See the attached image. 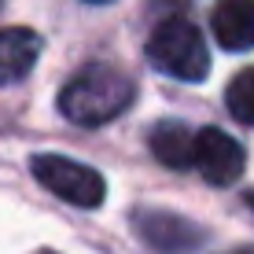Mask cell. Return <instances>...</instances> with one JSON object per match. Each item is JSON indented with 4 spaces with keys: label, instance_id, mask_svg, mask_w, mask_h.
Wrapping results in <instances>:
<instances>
[{
    "label": "cell",
    "instance_id": "obj_1",
    "mask_svg": "<svg viewBox=\"0 0 254 254\" xmlns=\"http://www.w3.org/2000/svg\"><path fill=\"white\" fill-rule=\"evenodd\" d=\"M133 100H136V81L129 74H122L118 66L89 63L63 85L59 111L74 126L96 129L103 122H115Z\"/></svg>",
    "mask_w": 254,
    "mask_h": 254
},
{
    "label": "cell",
    "instance_id": "obj_2",
    "mask_svg": "<svg viewBox=\"0 0 254 254\" xmlns=\"http://www.w3.org/2000/svg\"><path fill=\"white\" fill-rule=\"evenodd\" d=\"M147 63L155 70L181 81H203L210 74V52L203 33L195 30V22H188L185 15H173L162 19L147 37Z\"/></svg>",
    "mask_w": 254,
    "mask_h": 254
},
{
    "label": "cell",
    "instance_id": "obj_3",
    "mask_svg": "<svg viewBox=\"0 0 254 254\" xmlns=\"http://www.w3.org/2000/svg\"><path fill=\"white\" fill-rule=\"evenodd\" d=\"M30 170H33V177H37V185H45L52 195H59L70 206L92 210L107 195V181H103L92 166L63 159V155H33Z\"/></svg>",
    "mask_w": 254,
    "mask_h": 254
},
{
    "label": "cell",
    "instance_id": "obj_4",
    "mask_svg": "<svg viewBox=\"0 0 254 254\" xmlns=\"http://www.w3.org/2000/svg\"><path fill=\"white\" fill-rule=\"evenodd\" d=\"M195 166L203 173L206 185H232L243 177V166H247V151L240 147V140H232L229 133L206 126L199 129V144H195Z\"/></svg>",
    "mask_w": 254,
    "mask_h": 254
},
{
    "label": "cell",
    "instance_id": "obj_5",
    "mask_svg": "<svg viewBox=\"0 0 254 254\" xmlns=\"http://www.w3.org/2000/svg\"><path fill=\"white\" fill-rule=\"evenodd\" d=\"M136 232L162 254H181L191 243H203V232L191 221L170 214V210H140L136 214Z\"/></svg>",
    "mask_w": 254,
    "mask_h": 254
},
{
    "label": "cell",
    "instance_id": "obj_6",
    "mask_svg": "<svg viewBox=\"0 0 254 254\" xmlns=\"http://www.w3.org/2000/svg\"><path fill=\"white\" fill-rule=\"evenodd\" d=\"M45 41L30 26H7L0 30V85H15L37 66Z\"/></svg>",
    "mask_w": 254,
    "mask_h": 254
},
{
    "label": "cell",
    "instance_id": "obj_7",
    "mask_svg": "<svg viewBox=\"0 0 254 254\" xmlns=\"http://www.w3.org/2000/svg\"><path fill=\"white\" fill-rule=\"evenodd\" d=\"M210 30L225 52L254 48V0H217L210 11Z\"/></svg>",
    "mask_w": 254,
    "mask_h": 254
},
{
    "label": "cell",
    "instance_id": "obj_8",
    "mask_svg": "<svg viewBox=\"0 0 254 254\" xmlns=\"http://www.w3.org/2000/svg\"><path fill=\"white\" fill-rule=\"evenodd\" d=\"M199 133H191L185 122H159L151 126V155L170 170H191L195 166Z\"/></svg>",
    "mask_w": 254,
    "mask_h": 254
},
{
    "label": "cell",
    "instance_id": "obj_9",
    "mask_svg": "<svg viewBox=\"0 0 254 254\" xmlns=\"http://www.w3.org/2000/svg\"><path fill=\"white\" fill-rule=\"evenodd\" d=\"M225 103H229V115L243 126H254V66L240 70V74L229 81V92H225Z\"/></svg>",
    "mask_w": 254,
    "mask_h": 254
},
{
    "label": "cell",
    "instance_id": "obj_10",
    "mask_svg": "<svg viewBox=\"0 0 254 254\" xmlns=\"http://www.w3.org/2000/svg\"><path fill=\"white\" fill-rule=\"evenodd\" d=\"M236 254H254V247H240V251H236Z\"/></svg>",
    "mask_w": 254,
    "mask_h": 254
},
{
    "label": "cell",
    "instance_id": "obj_11",
    "mask_svg": "<svg viewBox=\"0 0 254 254\" xmlns=\"http://www.w3.org/2000/svg\"><path fill=\"white\" fill-rule=\"evenodd\" d=\"M89 4H107V0H89Z\"/></svg>",
    "mask_w": 254,
    "mask_h": 254
},
{
    "label": "cell",
    "instance_id": "obj_12",
    "mask_svg": "<svg viewBox=\"0 0 254 254\" xmlns=\"http://www.w3.org/2000/svg\"><path fill=\"white\" fill-rule=\"evenodd\" d=\"M37 254H56V251H37Z\"/></svg>",
    "mask_w": 254,
    "mask_h": 254
},
{
    "label": "cell",
    "instance_id": "obj_13",
    "mask_svg": "<svg viewBox=\"0 0 254 254\" xmlns=\"http://www.w3.org/2000/svg\"><path fill=\"white\" fill-rule=\"evenodd\" d=\"M0 4H4V0H0Z\"/></svg>",
    "mask_w": 254,
    "mask_h": 254
}]
</instances>
